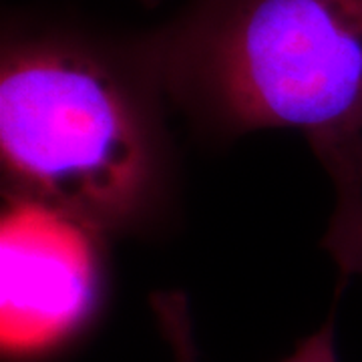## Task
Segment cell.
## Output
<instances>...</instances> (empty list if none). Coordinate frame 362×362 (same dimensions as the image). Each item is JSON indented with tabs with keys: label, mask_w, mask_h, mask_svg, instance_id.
Segmentation results:
<instances>
[{
	"label": "cell",
	"mask_w": 362,
	"mask_h": 362,
	"mask_svg": "<svg viewBox=\"0 0 362 362\" xmlns=\"http://www.w3.org/2000/svg\"><path fill=\"white\" fill-rule=\"evenodd\" d=\"M171 105L147 35L11 16L0 40L6 202L113 238L151 240L180 214Z\"/></svg>",
	"instance_id": "6da1fadb"
},
{
	"label": "cell",
	"mask_w": 362,
	"mask_h": 362,
	"mask_svg": "<svg viewBox=\"0 0 362 362\" xmlns=\"http://www.w3.org/2000/svg\"><path fill=\"white\" fill-rule=\"evenodd\" d=\"M145 35L199 139L298 131L322 168L362 157V0H189Z\"/></svg>",
	"instance_id": "7a4b0ae2"
},
{
	"label": "cell",
	"mask_w": 362,
	"mask_h": 362,
	"mask_svg": "<svg viewBox=\"0 0 362 362\" xmlns=\"http://www.w3.org/2000/svg\"><path fill=\"white\" fill-rule=\"evenodd\" d=\"M2 356L39 361L69 346L101 310L107 238L33 204L2 216Z\"/></svg>",
	"instance_id": "3957f363"
},
{
	"label": "cell",
	"mask_w": 362,
	"mask_h": 362,
	"mask_svg": "<svg viewBox=\"0 0 362 362\" xmlns=\"http://www.w3.org/2000/svg\"><path fill=\"white\" fill-rule=\"evenodd\" d=\"M322 247L337 262L342 276H362V183H346L334 189V211Z\"/></svg>",
	"instance_id": "277c9868"
},
{
	"label": "cell",
	"mask_w": 362,
	"mask_h": 362,
	"mask_svg": "<svg viewBox=\"0 0 362 362\" xmlns=\"http://www.w3.org/2000/svg\"><path fill=\"white\" fill-rule=\"evenodd\" d=\"M151 310L173 362H199L187 296L181 290H159L151 294Z\"/></svg>",
	"instance_id": "5b68a950"
},
{
	"label": "cell",
	"mask_w": 362,
	"mask_h": 362,
	"mask_svg": "<svg viewBox=\"0 0 362 362\" xmlns=\"http://www.w3.org/2000/svg\"><path fill=\"white\" fill-rule=\"evenodd\" d=\"M282 362H338L334 342V316L308 338H304L296 350Z\"/></svg>",
	"instance_id": "8992f818"
},
{
	"label": "cell",
	"mask_w": 362,
	"mask_h": 362,
	"mask_svg": "<svg viewBox=\"0 0 362 362\" xmlns=\"http://www.w3.org/2000/svg\"><path fill=\"white\" fill-rule=\"evenodd\" d=\"M143 2H147V4H156L157 0H143Z\"/></svg>",
	"instance_id": "52a82bcc"
}]
</instances>
